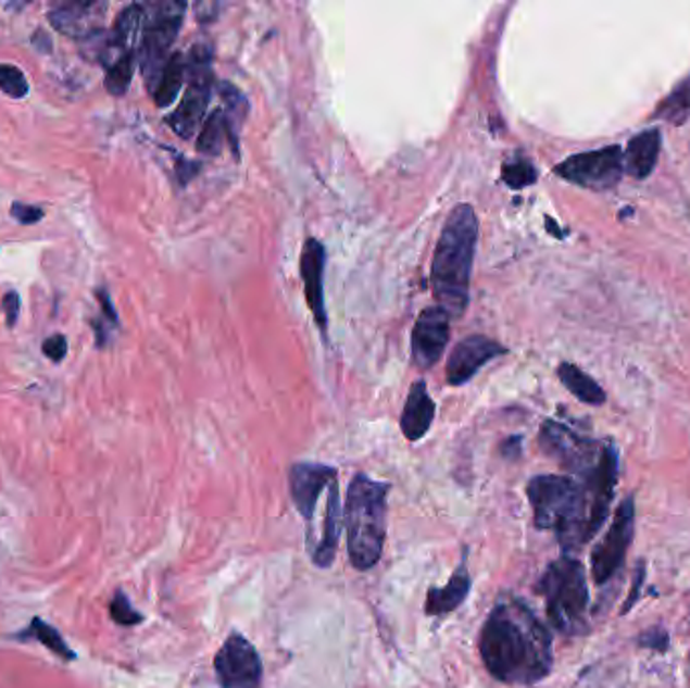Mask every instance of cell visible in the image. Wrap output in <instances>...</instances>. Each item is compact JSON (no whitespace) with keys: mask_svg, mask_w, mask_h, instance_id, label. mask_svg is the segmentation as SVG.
Wrapping results in <instances>:
<instances>
[{"mask_svg":"<svg viewBox=\"0 0 690 688\" xmlns=\"http://www.w3.org/2000/svg\"><path fill=\"white\" fill-rule=\"evenodd\" d=\"M218 91L225 101L223 112H225L226 127H228V141H230V148L235 150V154L239 155V129L247 117V112H249V103L235 85L221 82Z\"/></svg>","mask_w":690,"mask_h":688,"instance_id":"22","label":"cell"},{"mask_svg":"<svg viewBox=\"0 0 690 688\" xmlns=\"http://www.w3.org/2000/svg\"><path fill=\"white\" fill-rule=\"evenodd\" d=\"M2 311L7 315V325L14 327L18 322V313H21V297L14 291H9L7 296L2 297Z\"/></svg>","mask_w":690,"mask_h":688,"instance_id":"32","label":"cell"},{"mask_svg":"<svg viewBox=\"0 0 690 688\" xmlns=\"http://www.w3.org/2000/svg\"><path fill=\"white\" fill-rule=\"evenodd\" d=\"M473 586V577L468 574V562H466V551L461 558L459 567L454 570L451 579L447 586L442 588H430L426 602H424V612L428 616H444L451 614L459 605H463Z\"/></svg>","mask_w":690,"mask_h":688,"instance_id":"18","label":"cell"},{"mask_svg":"<svg viewBox=\"0 0 690 688\" xmlns=\"http://www.w3.org/2000/svg\"><path fill=\"white\" fill-rule=\"evenodd\" d=\"M658 115L675 124H682L690 117V79L680 85L675 93H670V98L661 105Z\"/></svg>","mask_w":690,"mask_h":688,"instance_id":"27","label":"cell"},{"mask_svg":"<svg viewBox=\"0 0 690 688\" xmlns=\"http://www.w3.org/2000/svg\"><path fill=\"white\" fill-rule=\"evenodd\" d=\"M545 223H548V228H550V233H553V235H555V237H564V235H562V233H560V230H557V228H555V223H553V221H551V218H548V221H545Z\"/></svg>","mask_w":690,"mask_h":688,"instance_id":"33","label":"cell"},{"mask_svg":"<svg viewBox=\"0 0 690 688\" xmlns=\"http://www.w3.org/2000/svg\"><path fill=\"white\" fill-rule=\"evenodd\" d=\"M186 14V2L180 0H166L158 2L154 7H146V27L141 35L140 61L141 75L148 84L150 93H154L155 85L160 82V75L168 63L170 49L176 41Z\"/></svg>","mask_w":690,"mask_h":688,"instance_id":"5","label":"cell"},{"mask_svg":"<svg viewBox=\"0 0 690 688\" xmlns=\"http://www.w3.org/2000/svg\"><path fill=\"white\" fill-rule=\"evenodd\" d=\"M334 480H338V473L334 466L322 463H297L291 466V473H289L291 497L299 515L308 523V529H311L315 520V511H317L315 506Z\"/></svg>","mask_w":690,"mask_h":688,"instance_id":"12","label":"cell"},{"mask_svg":"<svg viewBox=\"0 0 690 688\" xmlns=\"http://www.w3.org/2000/svg\"><path fill=\"white\" fill-rule=\"evenodd\" d=\"M136 63H138V55H126L122 57L120 61H115L112 67L105 70V89H108V93H112L115 98L126 96L127 89L131 85L134 71H136Z\"/></svg>","mask_w":690,"mask_h":688,"instance_id":"25","label":"cell"},{"mask_svg":"<svg viewBox=\"0 0 690 688\" xmlns=\"http://www.w3.org/2000/svg\"><path fill=\"white\" fill-rule=\"evenodd\" d=\"M505 348L491 338L485 336H468L461 343L454 346L447 362V379L451 386H463L468 379L475 378L482 365L489 364L494 358L503 355Z\"/></svg>","mask_w":690,"mask_h":688,"instance_id":"13","label":"cell"},{"mask_svg":"<svg viewBox=\"0 0 690 688\" xmlns=\"http://www.w3.org/2000/svg\"><path fill=\"white\" fill-rule=\"evenodd\" d=\"M228 138V127H226L225 112L214 110L209 113L204 124L200 127L198 136V152L204 155H218L223 152V143Z\"/></svg>","mask_w":690,"mask_h":688,"instance_id":"24","label":"cell"},{"mask_svg":"<svg viewBox=\"0 0 690 688\" xmlns=\"http://www.w3.org/2000/svg\"><path fill=\"white\" fill-rule=\"evenodd\" d=\"M11 216H13L16 223L21 225H37L45 218V211L41 207H33V204H25V202H14L11 207Z\"/></svg>","mask_w":690,"mask_h":688,"instance_id":"30","label":"cell"},{"mask_svg":"<svg viewBox=\"0 0 690 688\" xmlns=\"http://www.w3.org/2000/svg\"><path fill=\"white\" fill-rule=\"evenodd\" d=\"M539 442L548 454L555 456L560 463L565 464L569 471L578 473L581 477L592 473L606 449V447L600 449L593 440H586L581 436L574 435L569 428L551 421L543 424Z\"/></svg>","mask_w":690,"mask_h":688,"instance_id":"10","label":"cell"},{"mask_svg":"<svg viewBox=\"0 0 690 688\" xmlns=\"http://www.w3.org/2000/svg\"><path fill=\"white\" fill-rule=\"evenodd\" d=\"M451 339V315L442 308H426L412 329V362L421 370L438 364Z\"/></svg>","mask_w":690,"mask_h":688,"instance_id":"11","label":"cell"},{"mask_svg":"<svg viewBox=\"0 0 690 688\" xmlns=\"http://www.w3.org/2000/svg\"><path fill=\"white\" fill-rule=\"evenodd\" d=\"M390 485L357 473L346 497V535L350 562L357 572H367L380 562L386 541Z\"/></svg>","mask_w":690,"mask_h":688,"instance_id":"3","label":"cell"},{"mask_svg":"<svg viewBox=\"0 0 690 688\" xmlns=\"http://www.w3.org/2000/svg\"><path fill=\"white\" fill-rule=\"evenodd\" d=\"M479 652L487 671L505 685H536L553 666L550 630L517 598L494 605L480 633Z\"/></svg>","mask_w":690,"mask_h":688,"instance_id":"1","label":"cell"},{"mask_svg":"<svg viewBox=\"0 0 690 688\" xmlns=\"http://www.w3.org/2000/svg\"><path fill=\"white\" fill-rule=\"evenodd\" d=\"M212 49L211 45H195L190 53L186 57V77L188 87L184 91L183 101L176 108V112L168 115V126L172 132L183 138L190 140L202 127L206 120V110L211 103L212 85Z\"/></svg>","mask_w":690,"mask_h":688,"instance_id":"6","label":"cell"},{"mask_svg":"<svg viewBox=\"0 0 690 688\" xmlns=\"http://www.w3.org/2000/svg\"><path fill=\"white\" fill-rule=\"evenodd\" d=\"M0 91L7 93L9 98H27L30 91L25 73L11 63H0Z\"/></svg>","mask_w":690,"mask_h":688,"instance_id":"28","label":"cell"},{"mask_svg":"<svg viewBox=\"0 0 690 688\" xmlns=\"http://www.w3.org/2000/svg\"><path fill=\"white\" fill-rule=\"evenodd\" d=\"M479 240V218L471 204L452 209L442 233L430 268V285L438 308L452 317H463L468 308L471 275Z\"/></svg>","mask_w":690,"mask_h":688,"instance_id":"2","label":"cell"},{"mask_svg":"<svg viewBox=\"0 0 690 688\" xmlns=\"http://www.w3.org/2000/svg\"><path fill=\"white\" fill-rule=\"evenodd\" d=\"M501 178H503V183L507 184L509 188L522 190V188L536 184L537 170L531 164V160H527L523 155H515V158H511L503 164Z\"/></svg>","mask_w":690,"mask_h":688,"instance_id":"26","label":"cell"},{"mask_svg":"<svg viewBox=\"0 0 690 688\" xmlns=\"http://www.w3.org/2000/svg\"><path fill=\"white\" fill-rule=\"evenodd\" d=\"M14 640L18 642H39L45 648H49L55 656L63 659V661H75V652L67 647V642L63 640V636L57 633L53 626H49L47 622H42L41 618L30 620L25 630L14 634Z\"/></svg>","mask_w":690,"mask_h":688,"instance_id":"21","label":"cell"},{"mask_svg":"<svg viewBox=\"0 0 690 688\" xmlns=\"http://www.w3.org/2000/svg\"><path fill=\"white\" fill-rule=\"evenodd\" d=\"M661 154V132L647 129L628 141L624 152V170L638 180L650 176Z\"/></svg>","mask_w":690,"mask_h":688,"instance_id":"19","label":"cell"},{"mask_svg":"<svg viewBox=\"0 0 690 688\" xmlns=\"http://www.w3.org/2000/svg\"><path fill=\"white\" fill-rule=\"evenodd\" d=\"M301 279L305 285V299L310 305L311 313L319 329L325 332L327 327V311H325L324 297V271H325V249L317 239H308L301 251L299 261Z\"/></svg>","mask_w":690,"mask_h":688,"instance_id":"15","label":"cell"},{"mask_svg":"<svg viewBox=\"0 0 690 688\" xmlns=\"http://www.w3.org/2000/svg\"><path fill=\"white\" fill-rule=\"evenodd\" d=\"M110 614L113 622L120 626H138L143 622V616L131 605L129 598L122 590L115 591L112 602H110Z\"/></svg>","mask_w":690,"mask_h":688,"instance_id":"29","label":"cell"},{"mask_svg":"<svg viewBox=\"0 0 690 688\" xmlns=\"http://www.w3.org/2000/svg\"><path fill=\"white\" fill-rule=\"evenodd\" d=\"M622 172L624 154L618 146H607L595 152L572 155L555 168V174H560L567 183L592 190L612 188L620 180Z\"/></svg>","mask_w":690,"mask_h":688,"instance_id":"8","label":"cell"},{"mask_svg":"<svg viewBox=\"0 0 690 688\" xmlns=\"http://www.w3.org/2000/svg\"><path fill=\"white\" fill-rule=\"evenodd\" d=\"M635 537V499L628 497L618 506L614 521L607 529L606 537L593 549L592 574L595 584H606L620 570L626 551Z\"/></svg>","mask_w":690,"mask_h":688,"instance_id":"9","label":"cell"},{"mask_svg":"<svg viewBox=\"0 0 690 688\" xmlns=\"http://www.w3.org/2000/svg\"><path fill=\"white\" fill-rule=\"evenodd\" d=\"M435 414H437V404L428 393L426 381L424 379L414 381L402 410V418H400L402 435L406 436L410 442H418L430 430Z\"/></svg>","mask_w":690,"mask_h":688,"instance_id":"17","label":"cell"},{"mask_svg":"<svg viewBox=\"0 0 690 688\" xmlns=\"http://www.w3.org/2000/svg\"><path fill=\"white\" fill-rule=\"evenodd\" d=\"M557 376L564 381L565 388L586 404L598 406L606 400V393L600 388V384L574 364L560 365Z\"/></svg>","mask_w":690,"mask_h":688,"instance_id":"23","label":"cell"},{"mask_svg":"<svg viewBox=\"0 0 690 688\" xmlns=\"http://www.w3.org/2000/svg\"><path fill=\"white\" fill-rule=\"evenodd\" d=\"M537 591L545 598L548 616L557 633L576 636L586 630L590 591L578 560L560 558L550 563L537 584Z\"/></svg>","mask_w":690,"mask_h":688,"instance_id":"4","label":"cell"},{"mask_svg":"<svg viewBox=\"0 0 690 688\" xmlns=\"http://www.w3.org/2000/svg\"><path fill=\"white\" fill-rule=\"evenodd\" d=\"M343 531V509H341V497H339L338 480H334L327 489V505H325L324 525L317 539L313 541L310 551L311 562L317 567L327 570L334 565L336 553H338L339 537Z\"/></svg>","mask_w":690,"mask_h":688,"instance_id":"16","label":"cell"},{"mask_svg":"<svg viewBox=\"0 0 690 688\" xmlns=\"http://www.w3.org/2000/svg\"><path fill=\"white\" fill-rule=\"evenodd\" d=\"M184 79H186V57L183 53H172L152 93L155 105L158 108L172 105L183 89Z\"/></svg>","mask_w":690,"mask_h":688,"instance_id":"20","label":"cell"},{"mask_svg":"<svg viewBox=\"0 0 690 688\" xmlns=\"http://www.w3.org/2000/svg\"><path fill=\"white\" fill-rule=\"evenodd\" d=\"M214 673L223 688L263 687V662L249 638L233 633L214 656Z\"/></svg>","mask_w":690,"mask_h":688,"instance_id":"7","label":"cell"},{"mask_svg":"<svg viewBox=\"0 0 690 688\" xmlns=\"http://www.w3.org/2000/svg\"><path fill=\"white\" fill-rule=\"evenodd\" d=\"M42 353L55 364L63 362L65 355H67V338L61 336V334H55V336L45 339L42 341Z\"/></svg>","mask_w":690,"mask_h":688,"instance_id":"31","label":"cell"},{"mask_svg":"<svg viewBox=\"0 0 690 688\" xmlns=\"http://www.w3.org/2000/svg\"><path fill=\"white\" fill-rule=\"evenodd\" d=\"M105 11L108 2H59L49 11L47 18L61 35L81 42L101 30Z\"/></svg>","mask_w":690,"mask_h":688,"instance_id":"14","label":"cell"}]
</instances>
